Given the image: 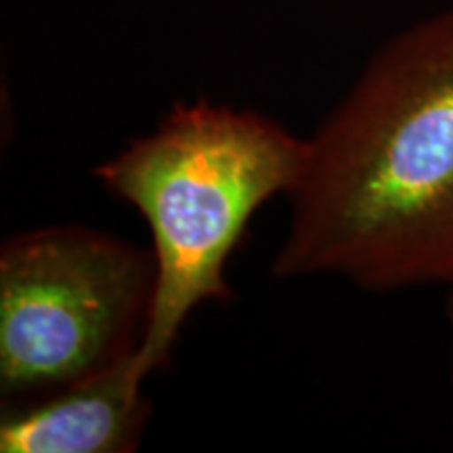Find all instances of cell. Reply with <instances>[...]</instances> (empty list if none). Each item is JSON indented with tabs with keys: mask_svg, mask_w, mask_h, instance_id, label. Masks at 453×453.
I'll list each match as a JSON object with an SVG mask.
<instances>
[{
	"mask_svg": "<svg viewBox=\"0 0 453 453\" xmlns=\"http://www.w3.org/2000/svg\"><path fill=\"white\" fill-rule=\"evenodd\" d=\"M307 160L309 141L263 113L196 101L177 104L95 168L151 231L156 290L137 350L143 380L170 364L197 307L234 298L226 263L254 214L296 191Z\"/></svg>",
	"mask_w": 453,
	"mask_h": 453,
	"instance_id": "2",
	"label": "cell"
},
{
	"mask_svg": "<svg viewBox=\"0 0 453 453\" xmlns=\"http://www.w3.org/2000/svg\"><path fill=\"white\" fill-rule=\"evenodd\" d=\"M137 353L30 405L3 410V453H128L143 439L151 403Z\"/></svg>",
	"mask_w": 453,
	"mask_h": 453,
	"instance_id": "4",
	"label": "cell"
},
{
	"mask_svg": "<svg viewBox=\"0 0 453 453\" xmlns=\"http://www.w3.org/2000/svg\"><path fill=\"white\" fill-rule=\"evenodd\" d=\"M447 319L453 327V290H449V298H447ZM451 372H453V364H451Z\"/></svg>",
	"mask_w": 453,
	"mask_h": 453,
	"instance_id": "5",
	"label": "cell"
},
{
	"mask_svg": "<svg viewBox=\"0 0 453 453\" xmlns=\"http://www.w3.org/2000/svg\"><path fill=\"white\" fill-rule=\"evenodd\" d=\"M273 275L453 290V9L396 32L309 139Z\"/></svg>",
	"mask_w": 453,
	"mask_h": 453,
	"instance_id": "1",
	"label": "cell"
},
{
	"mask_svg": "<svg viewBox=\"0 0 453 453\" xmlns=\"http://www.w3.org/2000/svg\"><path fill=\"white\" fill-rule=\"evenodd\" d=\"M156 290L151 250L55 225L0 248L3 410L30 405L139 350Z\"/></svg>",
	"mask_w": 453,
	"mask_h": 453,
	"instance_id": "3",
	"label": "cell"
}]
</instances>
